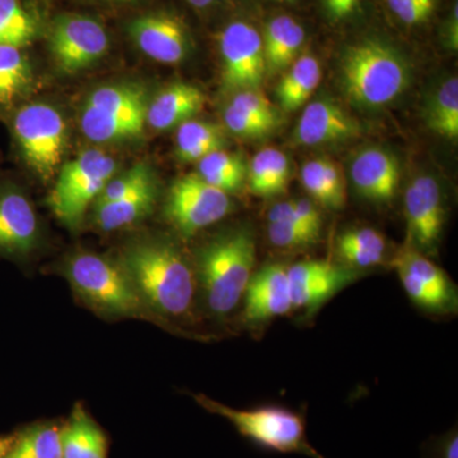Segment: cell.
<instances>
[{"label":"cell","mask_w":458,"mask_h":458,"mask_svg":"<svg viewBox=\"0 0 458 458\" xmlns=\"http://www.w3.org/2000/svg\"><path fill=\"white\" fill-rule=\"evenodd\" d=\"M229 105L236 107L237 110L242 111L247 114L262 120V122L270 123L276 128L279 123V114L274 105L271 104L269 98L261 93L260 90L246 89L240 90L231 99Z\"/></svg>","instance_id":"obj_36"},{"label":"cell","mask_w":458,"mask_h":458,"mask_svg":"<svg viewBox=\"0 0 458 458\" xmlns=\"http://www.w3.org/2000/svg\"><path fill=\"white\" fill-rule=\"evenodd\" d=\"M225 146V132L212 123L190 119L177 126L176 152L181 161L199 162Z\"/></svg>","instance_id":"obj_28"},{"label":"cell","mask_w":458,"mask_h":458,"mask_svg":"<svg viewBox=\"0 0 458 458\" xmlns=\"http://www.w3.org/2000/svg\"><path fill=\"white\" fill-rule=\"evenodd\" d=\"M63 458H107L104 430L82 405H75L62 427Z\"/></svg>","instance_id":"obj_22"},{"label":"cell","mask_w":458,"mask_h":458,"mask_svg":"<svg viewBox=\"0 0 458 458\" xmlns=\"http://www.w3.org/2000/svg\"><path fill=\"white\" fill-rule=\"evenodd\" d=\"M445 40H447L448 47L451 49L457 50L458 47V11L457 4L452 8L450 17H448L447 23H445Z\"/></svg>","instance_id":"obj_42"},{"label":"cell","mask_w":458,"mask_h":458,"mask_svg":"<svg viewBox=\"0 0 458 458\" xmlns=\"http://www.w3.org/2000/svg\"><path fill=\"white\" fill-rule=\"evenodd\" d=\"M351 176L361 197L375 203H388L399 189V161L384 148H366L352 159Z\"/></svg>","instance_id":"obj_18"},{"label":"cell","mask_w":458,"mask_h":458,"mask_svg":"<svg viewBox=\"0 0 458 458\" xmlns=\"http://www.w3.org/2000/svg\"><path fill=\"white\" fill-rule=\"evenodd\" d=\"M289 174L288 157L276 148H264L250 165V188L259 197H276L284 191Z\"/></svg>","instance_id":"obj_26"},{"label":"cell","mask_w":458,"mask_h":458,"mask_svg":"<svg viewBox=\"0 0 458 458\" xmlns=\"http://www.w3.org/2000/svg\"><path fill=\"white\" fill-rule=\"evenodd\" d=\"M5 458H63L62 427L47 421L14 433Z\"/></svg>","instance_id":"obj_27"},{"label":"cell","mask_w":458,"mask_h":458,"mask_svg":"<svg viewBox=\"0 0 458 458\" xmlns=\"http://www.w3.org/2000/svg\"><path fill=\"white\" fill-rule=\"evenodd\" d=\"M14 137L27 165L42 180H50L62 164L66 123L62 114L47 104H30L18 110Z\"/></svg>","instance_id":"obj_7"},{"label":"cell","mask_w":458,"mask_h":458,"mask_svg":"<svg viewBox=\"0 0 458 458\" xmlns=\"http://www.w3.org/2000/svg\"><path fill=\"white\" fill-rule=\"evenodd\" d=\"M386 3L394 16L408 26L427 22L437 9V0H386Z\"/></svg>","instance_id":"obj_38"},{"label":"cell","mask_w":458,"mask_h":458,"mask_svg":"<svg viewBox=\"0 0 458 458\" xmlns=\"http://www.w3.org/2000/svg\"><path fill=\"white\" fill-rule=\"evenodd\" d=\"M335 250L339 265L360 273L384 264L387 242L377 229L358 227L343 232L337 237Z\"/></svg>","instance_id":"obj_21"},{"label":"cell","mask_w":458,"mask_h":458,"mask_svg":"<svg viewBox=\"0 0 458 458\" xmlns=\"http://www.w3.org/2000/svg\"><path fill=\"white\" fill-rule=\"evenodd\" d=\"M424 458H458L457 428L427 443Z\"/></svg>","instance_id":"obj_40"},{"label":"cell","mask_w":458,"mask_h":458,"mask_svg":"<svg viewBox=\"0 0 458 458\" xmlns=\"http://www.w3.org/2000/svg\"><path fill=\"white\" fill-rule=\"evenodd\" d=\"M276 2L288 3V4H292V3H295V2H297V0H276Z\"/></svg>","instance_id":"obj_45"},{"label":"cell","mask_w":458,"mask_h":458,"mask_svg":"<svg viewBox=\"0 0 458 458\" xmlns=\"http://www.w3.org/2000/svg\"><path fill=\"white\" fill-rule=\"evenodd\" d=\"M255 238L247 228L214 238L199 254L198 280L205 306L222 318L237 309L254 276Z\"/></svg>","instance_id":"obj_4"},{"label":"cell","mask_w":458,"mask_h":458,"mask_svg":"<svg viewBox=\"0 0 458 458\" xmlns=\"http://www.w3.org/2000/svg\"><path fill=\"white\" fill-rule=\"evenodd\" d=\"M155 182L152 171L146 165H137L120 176L113 177L102 190L95 204L110 203Z\"/></svg>","instance_id":"obj_34"},{"label":"cell","mask_w":458,"mask_h":458,"mask_svg":"<svg viewBox=\"0 0 458 458\" xmlns=\"http://www.w3.org/2000/svg\"><path fill=\"white\" fill-rule=\"evenodd\" d=\"M119 262L157 324L174 327L191 318L197 273L179 247L162 238H143L126 247Z\"/></svg>","instance_id":"obj_1"},{"label":"cell","mask_w":458,"mask_h":458,"mask_svg":"<svg viewBox=\"0 0 458 458\" xmlns=\"http://www.w3.org/2000/svg\"><path fill=\"white\" fill-rule=\"evenodd\" d=\"M146 89L138 84H113L93 90L84 107L106 117H147Z\"/></svg>","instance_id":"obj_24"},{"label":"cell","mask_w":458,"mask_h":458,"mask_svg":"<svg viewBox=\"0 0 458 458\" xmlns=\"http://www.w3.org/2000/svg\"><path fill=\"white\" fill-rule=\"evenodd\" d=\"M203 90L189 83H174L148 104L147 123L155 131H170L192 119L204 108Z\"/></svg>","instance_id":"obj_19"},{"label":"cell","mask_w":458,"mask_h":458,"mask_svg":"<svg viewBox=\"0 0 458 458\" xmlns=\"http://www.w3.org/2000/svg\"><path fill=\"white\" fill-rule=\"evenodd\" d=\"M194 397L201 408L227 419L241 437L260 450L276 454H304L311 458H327L310 443L306 418L302 412L280 405L237 410L209 399L204 394H195Z\"/></svg>","instance_id":"obj_5"},{"label":"cell","mask_w":458,"mask_h":458,"mask_svg":"<svg viewBox=\"0 0 458 458\" xmlns=\"http://www.w3.org/2000/svg\"><path fill=\"white\" fill-rule=\"evenodd\" d=\"M243 301V318L247 324H267L293 311L286 267L269 264L254 273Z\"/></svg>","instance_id":"obj_16"},{"label":"cell","mask_w":458,"mask_h":458,"mask_svg":"<svg viewBox=\"0 0 458 458\" xmlns=\"http://www.w3.org/2000/svg\"><path fill=\"white\" fill-rule=\"evenodd\" d=\"M38 32L35 18L20 0H0V47L22 49Z\"/></svg>","instance_id":"obj_33"},{"label":"cell","mask_w":458,"mask_h":458,"mask_svg":"<svg viewBox=\"0 0 458 458\" xmlns=\"http://www.w3.org/2000/svg\"><path fill=\"white\" fill-rule=\"evenodd\" d=\"M129 33L141 53L155 62L174 65L188 56V29L171 14L155 13L137 18L129 26Z\"/></svg>","instance_id":"obj_15"},{"label":"cell","mask_w":458,"mask_h":458,"mask_svg":"<svg viewBox=\"0 0 458 458\" xmlns=\"http://www.w3.org/2000/svg\"><path fill=\"white\" fill-rule=\"evenodd\" d=\"M13 442V434L8 436H0V458L7 457L9 448Z\"/></svg>","instance_id":"obj_43"},{"label":"cell","mask_w":458,"mask_h":458,"mask_svg":"<svg viewBox=\"0 0 458 458\" xmlns=\"http://www.w3.org/2000/svg\"><path fill=\"white\" fill-rule=\"evenodd\" d=\"M222 81L225 89H256L267 74L262 35L254 25L234 21L219 35Z\"/></svg>","instance_id":"obj_10"},{"label":"cell","mask_w":458,"mask_h":458,"mask_svg":"<svg viewBox=\"0 0 458 458\" xmlns=\"http://www.w3.org/2000/svg\"><path fill=\"white\" fill-rule=\"evenodd\" d=\"M301 174H302V183L307 192L322 207L333 209V201H331L324 176V158L307 162Z\"/></svg>","instance_id":"obj_39"},{"label":"cell","mask_w":458,"mask_h":458,"mask_svg":"<svg viewBox=\"0 0 458 458\" xmlns=\"http://www.w3.org/2000/svg\"><path fill=\"white\" fill-rule=\"evenodd\" d=\"M190 4L194 8L204 9L209 7L214 3V0H188Z\"/></svg>","instance_id":"obj_44"},{"label":"cell","mask_w":458,"mask_h":458,"mask_svg":"<svg viewBox=\"0 0 458 458\" xmlns=\"http://www.w3.org/2000/svg\"><path fill=\"white\" fill-rule=\"evenodd\" d=\"M318 234L291 222L267 223V238L271 245L282 250H300L318 242Z\"/></svg>","instance_id":"obj_35"},{"label":"cell","mask_w":458,"mask_h":458,"mask_svg":"<svg viewBox=\"0 0 458 458\" xmlns=\"http://www.w3.org/2000/svg\"><path fill=\"white\" fill-rule=\"evenodd\" d=\"M363 129L357 119L340 105L327 99H318L304 108L295 126L298 144L306 147L330 146L360 137Z\"/></svg>","instance_id":"obj_17"},{"label":"cell","mask_w":458,"mask_h":458,"mask_svg":"<svg viewBox=\"0 0 458 458\" xmlns=\"http://www.w3.org/2000/svg\"><path fill=\"white\" fill-rule=\"evenodd\" d=\"M60 274L78 300L102 318L157 322L120 262L92 252H77L63 262Z\"/></svg>","instance_id":"obj_3"},{"label":"cell","mask_w":458,"mask_h":458,"mask_svg":"<svg viewBox=\"0 0 458 458\" xmlns=\"http://www.w3.org/2000/svg\"><path fill=\"white\" fill-rule=\"evenodd\" d=\"M321 65L312 54H303L289 65L280 81L276 95L286 111L302 106L321 82Z\"/></svg>","instance_id":"obj_25"},{"label":"cell","mask_w":458,"mask_h":458,"mask_svg":"<svg viewBox=\"0 0 458 458\" xmlns=\"http://www.w3.org/2000/svg\"><path fill=\"white\" fill-rule=\"evenodd\" d=\"M199 176L225 192L237 191L245 182L246 165L234 153L214 150L199 161Z\"/></svg>","instance_id":"obj_31"},{"label":"cell","mask_w":458,"mask_h":458,"mask_svg":"<svg viewBox=\"0 0 458 458\" xmlns=\"http://www.w3.org/2000/svg\"><path fill=\"white\" fill-rule=\"evenodd\" d=\"M32 82V69L25 54L13 47H0V106L13 104Z\"/></svg>","instance_id":"obj_32"},{"label":"cell","mask_w":458,"mask_h":458,"mask_svg":"<svg viewBox=\"0 0 458 458\" xmlns=\"http://www.w3.org/2000/svg\"><path fill=\"white\" fill-rule=\"evenodd\" d=\"M406 294L424 311L447 315L457 311V288L438 265L409 243L393 260Z\"/></svg>","instance_id":"obj_9"},{"label":"cell","mask_w":458,"mask_h":458,"mask_svg":"<svg viewBox=\"0 0 458 458\" xmlns=\"http://www.w3.org/2000/svg\"><path fill=\"white\" fill-rule=\"evenodd\" d=\"M405 216L411 245L419 251H433L438 246L445 225V203L439 183L420 174L405 191Z\"/></svg>","instance_id":"obj_14"},{"label":"cell","mask_w":458,"mask_h":458,"mask_svg":"<svg viewBox=\"0 0 458 458\" xmlns=\"http://www.w3.org/2000/svg\"><path fill=\"white\" fill-rule=\"evenodd\" d=\"M40 225L31 201L11 183L0 185V258L22 260L35 251Z\"/></svg>","instance_id":"obj_13"},{"label":"cell","mask_w":458,"mask_h":458,"mask_svg":"<svg viewBox=\"0 0 458 458\" xmlns=\"http://www.w3.org/2000/svg\"><path fill=\"white\" fill-rule=\"evenodd\" d=\"M426 120L430 131L436 134L456 140L458 137V81L448 78L438 87L430 98L426 111Z\"/></svg>","instance_id":"obj_30"},{"label":"cell","mask_w":458,"mask_h":458,"mask_svg":"<svg viewBox=\"0 0 458 458\" xmlns=\"http://www.w3.org/2000/svg\"><path fill=\"white\" fill-rule=\"evenodd\" d=\"M231 207L227 192L209 185L198 174H190L171 186L165 214L181 234L190 237L221 221Z\"/></svg>","instance_id":"obj_8"},{"label":"cell","mask_w":458,"mask_h":458,"mask_svg":"<svg viewBox=\"0 0 458 458\" xmlns=\"http://www.w3.org/2000/svg\"><path fill=\"white\" fill-rule=\"evenodd\" d=\"M223 122H225L229 131L245 138L264 137L274 129V126L270 123L256 119L251 114L242 113L232 105H228L225 108Z\"/></svg>","instance_id":"obj_37"},{"label":"cell","mask_w":458,"mask_h":458,"mask_svg":"<svg viewBox=\"0 0 458 458\" xmlns=\"http://www.w3.org/2000/svg\"><path fill=\"white\" fill-rule=\"evenodd\" d=\"M116 170L117 162L99 149L84 150L63 165L49 197L56 218L69 228H77Z\"/></svg>","instance_id":"obj_6"},{"label":"cell","mask_w":458,"mask_h":458,"mask_svg":"<svg viewBox=\"0 0 458 458\" xmlns=\"http://www.w3.org/2000/svg\"><path fill=\"white\" fill-rule=\"evenodd\" d=\"M339 75L349 101L363 108H381L406 89L410 66L393 45L369 38L345 47Z\"/></svg>","instance_id":"obj_2"},{"label":"cell","mask_w":458,"mask_h":458,"mask_svg":"<svg viewBox=\"0 0 458 458\" xmlns=\"http://www.w3.org/2000/svg\"><path fill=\"white\" fill-rule=\"evenodd\" d=\"M306 32L303 26L288 14L271 18L262 33L267 72L288 68L302 49Z\"/></svg>","instance_id":"obj_20"},{"label":"cell","mask_w":458,"mask_h":458,"mask_svg":"<svg viewBox=\"0 0 458 458\" xmlns=\"http://www.w3.org/2000/svg\"><path fill=\"white\" fill-rule=\"evenodd\" d=\"M288 270L293 311L312 316L334 295L358 279L360 273L325 260L298 261Z\"/></svg>","instance_id":"obj_12"},{"label":"cell","mask_w":458,"mask_h":458,"mask_svg":"<svg viewBox=\"0 0 458 458\" xmlns=\"http://www.w3.org/2000/svg\"><path fill=\"white\" fill-rule=\"evenodd\" d=\"M81 129L89 140L96 143H114L140 137L144 131L147 117L102 116L89 108L83 107L81 114Z\"/></svg>","instance_id":"obj_29"},{"label":"cell","mask_w":458,"mask_h":458,"mask_svg":"<svg viewBox=\"0 0 458 458\" xmlns=\"http://www.w3.org/2000/svg\"><path fill=\"white\" fill-rule=\"evenodd\" d=\"M108 36L98 21L69 14L57 18L51 29L50 51L57 68L74 74L95 64L108 50Z\"/></svg>","instance_id":"obj_11"},{"label":"cell","mask_w":458,"mask_h":458,"mask_svg":"<svg viewBox=\"0 0 458 458\" xmlns=\"http://www.w3.org/2000/svg\"><path fill=\"white\" fill-rule=\"evenodd\" d=\"M156 199L155 181L119 200L92 205L93 225L104 232L128 227L152 212Z\"/></svg>","instance_id":"obj_23"},{"label":"cell","mask_w":458,"mask_h":458,"mask_svg":"<svg viewBox=\"0 0 458 458\" xmlns=\"http://www.w3.org/2000/svg\"><path fill=\"white\" fill-rule=\"evenodd\" d=\"M325 14L331 22L349 20L360 9L363 0H321Z\"/></svg>","instance_id":"obj_41"}]
</instances>
